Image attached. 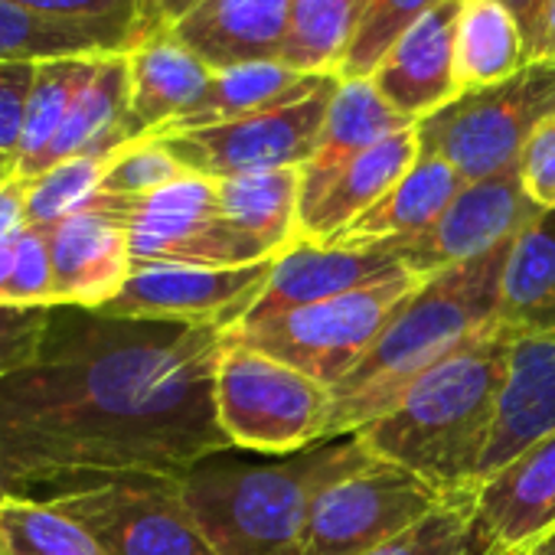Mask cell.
Masks as SVG:
<instances>
[{
	"label": "cell",
	"mask_w": 555,
	"mask_h": 555,
	"mask_svg": "<svg viewBox=\"0 0 555 555\" xmlns=\"http://www.w3.org/2000/svg\"><path fill=\"white\" fill-rule=\"evenodd\" d=\"M212 324L53 308L30 366L0 383V493L180 480L232 451L216 418Z\"/></svg>",
	"instance_id": "obj_1"
},
{
	"label": "cell",
	"mask_w": 555,
	"mask_h": 555,
	"mask_svg": "<svg viewBox=\"0 0 555 555\" xmlns=\"http://www.w3.org/2000/svg\"><path fill=\"white\" fill-rule=\"evenodd\" d=\"M506 251L509 242L474 261L431 274L409 298L399 301L392 321L363 357V363L331 389L324 441L347 438L376 422L428 370L496 331L500 274Z\"/></svg>",
	"instance_id": "obj_2"
},
{
	"label": "cell",
	"mask_w": 555,
	"mask_h": 555,
	"mask_svg": "<svg viewBox=\"0 0 555 555\" xmlns=\"http://www.w3.org/2000/svg\"><path fill=\"white\" fill-rule=\"evenodd\" d=\"M509 350L513 340L500 331L467 344L412 383L386 415L353 431L357 441L441 496L470 493L496 425Z\"/></svg>",
	"instance_id": "obj_3"
},
{
	"label": "cell",
	"mask_w": 555,
	"mask_h": 555,
	"mask_svg": "<svg viewBox=\"0 0 555 555\" xmlns=\"http://www.w3.org/2000/svg\"><path fill=\"white\" fill-rule=\"evenodd\" d=\"M353 435L285 461H238L229 451L180 477V493L219 555H305L311 500L350 454Z\"/></svg>",
	"instance_id": "obj_4"
},
{
	"label": "cell",
	"mask_w": 555,
	"mask_h": 555,
	"mask_svg": "<svg viewBox=\"0 0 555 555\" xmlns=\"http://www.w3.org/2000/svg\"><path fill=\"white\" fill-rule=\"evenodd\" d=\"M212 402L232 448L278 457L321 444L331 418L327 386L229 337H222Z\"/></svg>",
	"instance_id": "obj_5"
},
{
	"label": "cell",
	"mask_w": 555,
	"mask_h": 555,
	"mask_svg": "<svg viewBox=\"0 0 555 555\" xmlns=\"http://www.w3.org/2000/svg\"><path fill=\"white\" fill-rule=\"evenodd\" d=\"M422 285V278H396L386 285L360 288L331 301L295 308L261 321H238L225 331L229 340H238L271 360H282L292 370L318 379L321 386H340L373 350L392 311Z\"/></svg>",
	"instance_id": "obj_6"
},
{
	"label": "cell",
	"mask_w": 555,
	"mask_h": 555,
	"mask_svg": "<svg viewBox=\"0 0 555 555\" xmlns=\"http://www.w3.org/2000/svg\"><path fill=\"white\" fill-rule=\"evenodd\" d=\"M441 503L431 483L370 454L353 435L350 454L311 500L305 555H366Z\"/></svg>",
	"instance_id": "obj_7"
},
{
	"label": "cell",
	"mask_w": 555,
	"mask_h": 555,
	"mask_svg": "<svg viewBox=\"0 0 555 555\" xmlns=\"http://www.w3.org/2000/svg\"><path fill=\"white\" fill-rule=\"evenodd\" d=\"M555 66L535 63L516 79L474 89L418 121L422 154L448 160L464 183H480L519 164L532 128L548 115Z\"/></svg>",
	"instance_id": "obj_8"
},
{
	"label": "cell",
	"mask_w": 555,
	"mask_h": 555,
	"mask_svg": "<svg viewBox=\"0 0 555 555\" xmlns=\"http://www.w3.org/2000/svg\"><path fill=\"white\" fill-rule=\"evenodd\" d=\"M95 203L125 222L134 264L242 268L274 261L222 219L216 180L199 173H186L141 199L99 196Z\"/></svg>",
	"instance_id": "obj_9"
},
{
	"label": "cell",
	"mask_w": 555,
	"mask_h": 555,
	"mask_svg": "<svg viewBox=\"0 0 555 555\" xmlns=\"http://www.w3.org/2000/svg\"><path fill=\"white\" fill-rule=\"evenodd\" d=\"M337 82V76H321L308 92L282 105L212 128L160 134L157 141H164L190 173L209 180L305 167L318 147Z\"/></svg>",
	"instance_id": "obj_10"
},
{
	"label": "cell",
	"mask_w": 555,
	"mask_h": 555,
	"mask_svg": "<svg viewBox=\"0 0 555 555\" xmlns=\"http://www.w3.org/2000/svg\"><path fill=\"white\" fill-rule=\"evenodd\" d=\"M105 555H219L190 516L180 480L125 477L47 496Z\"/></svg>",
	"instance_id": "obj_11"
},
{
	"label": "cell",
	"mask_w": 555,
	"mask_h": 555,
	"mask_svg": "<svg viewBox=\"0 0 555 555\" xmlns=\"http://www.w3.org/2000/svg\"><path fill=\"white\" fill-rule=\"evenodd\" d=\"M268 271L271 261L242 264V268L134 264L118 298H112L99 311L108 318L212 324L219 331H229L258 301L268 282Z\"/></svg>",
	"instance_id": "obj_12"
},
{
	"label": "cell",
	"mask_w": 555,
	"mask_h": 555,
	"mask_svg": "<svg viewBox=\"0 0 555 555\" xmlns=\"http://www.w3.org/2000/svg\"><path fill=\"white\" fill-rule=\"evenodd\" d=\"M535 212L539 209L526 199L519 170L513 167L490 180L467 183L425 232L379 245H386L415 278L425 282L431 274H441L513 242Z\"/></svg>",
	"instance_id": "obj_13"
},
{
	"label": "cell",
	"mask_w": 555,
	"mask_h": 555,
	"mask_svg": "<svg viewBox=\"0 0 555 555\" xmlns=\"http://www.w3.org/2000/svg\"><path fill=\"white\" fill-rule=\"evenodd\" d=\"M396 278H415L386 245L366 248H327L314 242H295L271 261L268 282L258 301L242 321H261L318 301H331L360 288L386 285Z\"/></svg>",
	"instance_id": "obj_14"
},
{
	"label": "cell",
	"mask_w": 555,
	"mask_h": 555,
	"mask_svg": "<svg viewBox=\"0 0 555 555\" xmlns=\"http://www.w3.org/2000/svg\"><path fill=\"white\" fill-rule=\"evenodd\" d=\"M457 17L461 0H441L370 76L379 95L415 125L464 95L457 82Z\"/></svg>",
	"instance_id": "obj_15"
},
{
	"label": "cell",
	"mask_w": 555,
	"mask_h": 555,
	"mask_svg": "<svg viewBox=\"0 0 555 555\" xmlns=\"http://www.w3.org/2000/svg\"><path fill=\"white\" fill-rule=\"evenodd\" d=\"M53 255L56 308L99 311L128 285L134 258L125 222L92 203L89 209L47 229Z\"/></svg>",
	"instance_id": "obj_16"
},
{
	"label": "cell",
	"mask_w": 555,
	"mask_h": 555,
	"mask_svg": "<svg viewBox=\"0 0 555 555\" xmlns=\"http://www.w3.org/2000/svg\"><path fill=\"white\" fill-rule=\"evenodd\" d=\"M500 555H529L555 532V431L519 451L470 490Z\"/></svg>",
	"instance_id": "obj_17"
},
{
	"label": "cell",
	"mask_w": 555,
	"mask_h": 555,
	"mask_svg": "<svg viewBox=\"0 0 555 555\" xmlns=\"http://www.w3.org/2000/svg\"><path fill=\"white\" fill-rule=\"evenodd\" d=\"M295 0H196L170 30L209 69L282 60Z\"/></svg>",
	"instance_id": "obj_18"
},
{
	"label": "cell",
	"mask_w": 555,
	"mask_h": 555,
	"mask_svg": "<svg viewBox=\"0 0 555 555\" xmlns=\"http://www.w3.org/2000/svg\"><path fill=\"white\" fill-rule=\"evenodd\" d=\"M555 431V331L513 340L496 425L477 480Z\"/></svg>",
	"instance_id": "obj_19"
},
{
	"label": "cell",
	"mask_w": 555,
	"mask_h": 555,
	"mask_svg": "<svg viewBox=\"0 0 555 555\" xmlns=\"http://www.w3.org/2000/svg\"><path fill=\"white\" fill-rule=\"evenodd\" d=\"M131 76V125L138 141L167 131L196 108L212 69L170 30H154L125 50Z\"/></svg>",
	"instance_id": "obj_20"
},
{
	"label": "cell",
	"mask_w": 555,
	"mask_h": 555,
	"mask_svg": "<svg viewBox=\"0 0 555 555\" xmlns=\"http://www.w3.org/2000/svg\"><path fill=\"white\" fill-rule=\"evenodd\" d=\"M422 157L418 125L405 128L370 151L357 154L327 186L324 193L301 209L298 216V242L327 245L347 225H353L366 209H373Z\"/></svg>",
	"instance_id": "obj_21"
},
{
	"label": "cell",
	"mask_w": 555,
	"mask_h": 555,
	"mask_svg": "<svg viewBox=\"0 0 555 555\" xmlns=\"http://www.w3.org/2000/svg\"><path fill=\"white\" fill-rule=\"evenodd\" d=\"M415 128V121L402 118L373 86V79H340L318 138L311 160L301 167V209H308L324 186L363 151L373 144Z\"/></svg>",
	"instance_id": "obj_22"
},
{
	"label": "cell",
	"mask_w": 555,
	"mask_h": 555,
	"mask_svg": "<svg viewBox=\"0 0 555 555\" xmlns=\"http://www.w3.org/2000/svg\"><path fill=\"white\" fill-rule=\"evenodd\" d=\"M496 331L509 340L555 331V209H539L509 242Z\"/></svg>",
	"instance_id": "obj_23"
},
{
	"label": "cell",
	"mask_w": 555,
	"mask_h": 555,
	"mask_svg": "<svg viewBox=\"0 0 555 555\" xmlns=\"http://www.w3.org/2000/svg\"><path fill=\"white\" fill-rule=\"evenodd\" d=\"M138 141L131 125V76H128V56L108 53L102 56L95 76L76 99L63 131L56 134L53 147L47 151L40 173L53 164L73 160V157H112L125 144ZM37 173V177H40Z\"/></svg>",
	"instance_id": "obj_24"
},
{
	"label": "cell",
	"mask_w": 555,
	"mask_h": 555,
	"mask_svg": "<svg viewBox=\"0 0 555 555\" xmlns=\"http://www.w3.org/2000/svg\"><path fill=\"white\" fill-rule=\"evenodd\" d=\"M457 170L431 154H422L415 167L353 225H347L327 248H366L425 232L464 190Z\"/></svg>",
	"instance_id": "obj_25"
},
{
	"label": "cell",
	"mask_w": 555,
	"mask_h": 555,
	"mask_svg": "<svg viewBox=\"0 0 555 555\" xmlns=\"http://www.w3.org/2000/svg\"><path fill=\"white\" fill-rule=\"evenodd\" d=\"M222 219L278 258L298 242L301 216V167L258 170L216 180Z\"/></svg>",
	"instance_id": "obj_26"
},
{
	"label": "cell",
	"mask_w": 555,
	"mask_h": 555,
	"mask_svg": "<svg viewBox=\"0 0 555 555\" xmlns=\"http://www.w3.org/2000/svg\"><path fill=\"white\" fill-rule=\"evenodd\" d=\"M321 76H305L282 60H264V63H238L225 69H212L209 89L196 102L193 112H186L180 121H173L160 134H177V131H196V128H212L225 125L255 112H264L271 105H282L301 92H308ZM154 134V138H160Z\"/></svg>",
	"instance_id": "obj_27"
},
{
	"label": "cell",
	"mask_w": 555,
	"mask_h": 555,
	"mask_svg": "<svg viewBox=\"0 0 555 555\" xmlns=\"http://www.w3.org/2000/svg\"><path fill=\"white\" fill-rule=\"evenodd\" d=\"M529 66L532 63L522 30L500 0H461V17H457L461 92L503 86Z\"/></svg>",
	"instance_id": "obj_28"
},
{
	"label": "cell",
	"mask_w": 555,
	"mask_h": 555,
	"mask_svg": "<svg viewBox=\"0 0 555 555\" xmlns=\"http://www.w3.org/2000/svg\"><path fill=\"white\" fill-rule=\"evenodd\" d=\"M102 56L108 53H92V56H53L40 60L34 69L27 108H24V128H21V144H17V177L34 180L40 173V164L47 151L53 147L56 134L63 131L76 99L95 76Z\"/></svg>",
	"instance_id": "obj_29"
},
{
	"label": "cell",
	"mask_w": 555,
	"mask_h": 555,
	"mask_svg": "<svg viewBox=\"0 0 555 555\" xmlns=\"http://www.w3.org/2000/svg\"><path fill=\"white\" fill-rule=\"evenodd\" d=\"M366 0H295L282 63L305 76H337L360 30Z\"/></svg>",
	"instance_id": "obj_30"
},
{
	"label": "cell",
	"mask_w": 555,
	"mask_h": 555,
	"mask_svg": "<svg viewBox=\"0 0 555 555\" xmlns=\"http://www.w3.org/2000/svg\"><path fill=\"white\" fill-rule=\"evenodd\" d=\"M134 43L128 30L95 24H60L27 14L0 0V60H53V56H92L125 53Z\"/></svg>",
	"instance_id": "obj_31"
},
{
	"label": "cell",
	"mask_w": 555,
	"mask_h": 555,
	"mask_svg": "<svg viewBox=\"0 0 555 555\" xmlns=\"http://www.w3.org/2000/svg\"><path fill=\"white\" fill-rule=\"evenodd\" d=\"M0 548L4 555H105L102 545L50 500H0Z\"/></svg>",
	"instance_id": "obj_32"
},
{
	"label": "cell",
	"mask_w": 555,
	"mask_h": 555,
	"mask_svg": "<svg viewBox=\"0 0 555 555\" xmlns=\"http://www.w3.org/2000/svg\"><path fill=\"white\" fill-rule=\"evenodd\" d=\"M366 555H500V548L483 529L470 493H457Z\"/></svg>",
	"instance_id": "obj_33"
},
{
	"label": "cell",
	"mask_w": 555,
	"mask_h": 555,
	"mask_svg": "<svg viewBox=\"0 0 555 555\" xmlns=\"http://www.w3.org/2000/svg\"><path fill=\"white\" fill-rule=\"evenodd\" d=\"M108 170V157H73L27 180V225L50 229L89 209Z\"/></svg>",
	"instance_id": "obj_34"
},
{
	"label": "cell",
	"mask_w": 555,
	"mask_h": 555,
	"mask_svg": "<svg viewBox=\"0 0 555 555\" xmlns=\"http://www.w3.org/2000/svg\"><path fill=\"white\" fill-rule=\"evenodd\" d=\"M438 4L441 0H366L340 79H370L383 56Z\"/></svg>",
	"instance_id": "obj_35"
},
{
	"label": "cell",
	"mask_w": 555,
	"mask_h": 555,
	"mask_svg": "<svg viewBox=\"0 0 555 555\" xmlns=\"http://www.w3.org/2000/svg\"><path fill=\"white\" fill-rule=\"evenodd\" d=\"M190 170L167 151L164 141L157 138H141L125 144L121 151H115L108 157V170L102 180V193L108 199H141L180 177H186Z\"/></svg>",
	"instance_id": "obj_36"
},
{
	"label": "cell",
	"mask_w": 555,
	"mask_h": 555,
	"mask_svg": "<svg viewBox=\"0 0 555 555\" xmlns=\"http://www.w3.org/2000/svg\"><path fill=\"white\" fill-rule=\"evenodd\" d=\"M14 248H17V258H14V274H11L4 305L56 308V301H53V255H50L47 229L27 225L14 238Z\"/></svg>",
	"instance_id": "obj_37"
},
{
	"label": "cell",
	"mask_w": 555,
	"mask_h": 555,
	"mask_svg": "<svg viewBox=\"0 0 555 555\" xmlns=\"http://www.w3.org/2000/svg\"><path fill=\"white\" fill-rule=\"evenodd\" d=\"M4 4L60 24L118 27L138 40V0H4Z\"/></svg>",
	"instance_id": "obj_38"
},
{
	"label": "cell",
	"mask_w": 555,
	"mask_h": 555,
	"mask_svg": "<svg viewBox=\"0 0 555 555\" xmlns=\"http://www.w3.org/2000/svg\"><path fill=\"white\" fill-rule=\"evenodd\" d=\"M53 308L0 305V383L34 363Z\"/></svg>",
	"instance_id": "obj_39"
},
{
	"label": "cell",
	"mask_w": 555,
	"mask_h": 555,
	"mask_svg": "<svg viewBox=\"0 0 555 555\" xmlns=\"http://www.w3.org/2000/svg\"><path fill=\"white\" fill-rule=\"evenodd\" d=\"M516 170L526 199L535 209H555V112L532 128Z\"/></svg>",
	"instance_id": "obj_40"
},
{
	"label": "cell",
	"mask_w": 555,
	"mask_h": 555,
	"mask_svg": "<svg viewBox=\"0 0 555 555\" xmlns=\"http://www.w3.org/2000/svg\"><path fill=\"white\" fill-rule=\"evenodd\" d=\"M34 69L27 60H0V154H17Z\"/></svg>",
	"instance_id": "obj_41"
},
{
	"label": "cell",
	"mask_w": 555,
	"mask_h": 555,
	"mask_svg": "<svg viewBox=\"0 0 555 555\" xmlns=\"http://www.w3.org/2000/svg\"><path fill=\"white\" fill-rule=\"evenodd\" d=\"M500 4L513 14V21L522 30V40L529 47V63L535 66L539 60V47H542V34H545V21L555 0H500Z\"/></svg>",
	"instance_id": "obj_42"
},
{
	"label": "cell",
	"mask_w": 555,
	"mask_h": 555,
	"mask_svg": "<svg viewBox=\"0 0 555 555\" xmlns=\"http://www.w3.org/2000/svg\"><path fill=\"white\" fill-rule=\"evenodd\" d=\"M27 229V180L11 177L0 183V242H14Z\"/></svg>",
	"instance_id": "obj_43"
},
{
	"label": "cell",
	"mask_w": 555,
	"mask_h": 555,
	"mask_svg": "<svg viewBox=\"0 0 555 555\" xmlns=\"http://www.w3.org/2000/svg\"><path fill=\"white\" fill-rule=\"evenodd\" d=\"M167 4H170V0H138V40L160 27V17H164Z\"/></svg>",
	"instance_id": "obj_44"
},
{
	"label": "cell",
	"mask_w": 555,
	"mask_h": 555,
	"mask_svg": "<svg viewBox=\"0 0 555 555\" xmlns=\"http://www.w3.org/2000/svg\"><path fill=\"white\" fill-rule=\"evenodd\" d=\"M14 258H17L14 242H0V305H4V298H8V285H11V274H14Z\"/></svg>",
	"instance_id": "obj_45"
},
{
	"label": "cell",
	"mask_w": 555,
	"mask_h": 555,
	"mask_svg": "<svg viewBox=\"0 0 555 555\" xmlns=\"http://www.w3.org/2000/svg\"><path fill=\"white\" fill-rule=\"evenodd\" d=\"M535 63L555 66V4L548 11V21H545V34H542V47H539V60Z\"/></svg>",
	"instance_id": "obj_46"
},
{
	"label": "cell",
	"mask_w": 555,
	"mask_h": 555,
	"mask_svg": "<svg viewBox=\"0 0 555 555\" xmlns=\"http://www.w3.org/2000/svg\"><path fill=\"white\" fill-rule=\"evenodd\" d=\"M193 4H196V0H170L167 11H164V17H160V27H157V30H164V27H170L173 21H180Z\"/></svg>",
	"instance_id": "obj_47"
},
{
	"label": "cell",
	"mask_w": 555,
	"mask_h": 555,
	"mask_svg": "<svg viewBox=\"0 0 555 555\" xmlns=\"http://www.w3.org/2000/svg\"><path fill=\"white\" fill-rule=\"evenodd\" d=\"M11 177H17V160L11 154H0V183L11 180Z\"/></svg>",
	"instance_id": "obj_48"
},
{
	"label": "cell",
	"mask_w": 555,
	"mask_h": 555,
	"mask_svg": "<svg viewBox=\"0 0 555 555\" xmlns=\"http://www.w3.org/2000/svg\"><path fill=\"white\" fill-rule=\"evenodd\" d=\"M529 555H555V532H552V535H548V539H545L542 545H535V548H532Z\"/></svg>",
	"instance_id": "obj_49"
},
{
	"label": "cell",
	"mask_w": 555,
	"mask_h": 555,
	"mask_svg": "<svg viewBox=\"0 0 555 555\" xmlns=\"http://www.w3.org/2000/svg\"><path fill=\"white\" fill-rule=\"evenodd\" d=\"M552 112H555V92H552V108H548V115H552Z\"/></svg>",
	"instance_id": "obj_50"
},
{
	"label": "cell",
	"mask_w": 555,
	"mask_h": 555,
	"mask_svg": "<svg viewBox=\"0 0 555 555\" xmlns=\"http://www.w3.org/2000/svg\"><path fill=\"white\" fill-rule=\"evenodd\" d=\"M0 555H4V548H0Z\"/></svg>",
	"instance_id": "obj_51"
},
{
	"label": "cell",
	"mask_w": 555,
	"mask_h": 555,
	"mask_svg": "<svg viewBox=\"0 0 555 555\" xmlns=\"http://www.w3.org/2000/svg\"><path fill=\"white\" fill-rule=\"evenodd\" d=\"M0 500H4V493H0Z\"/></svg>",
	"instance_id": "obj_52"
}]
</instances>
